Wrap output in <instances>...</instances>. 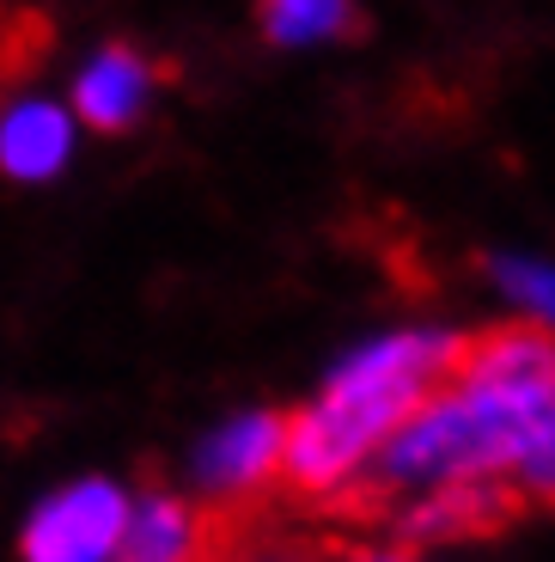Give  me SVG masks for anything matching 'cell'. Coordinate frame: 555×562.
I'll list each match as a JSON object with an SVG mask.
<instances>
[{"instance_id": "obj_1", "label": "cell", "mask_w": 555, "mask_h": 562, "mask_svg": "<svg viewBox=\"0 0 555 562\" xmlns=\"http://www.w3.org/2000/svg\"><path fill=\"white\" fill-rule=\"evenodd\" d=\"M555 422V330L507 324L464 342L452 380L373 452L378 490L495 483Z\"/></svg>"}, {"instance_id": "obj_2", "label": "cell", "mask_w": 555, "mask_h": 562, "mask_svg": "<svg viewBox=\"0 0 555 562\" xmlns=\"http://www.w3.org/2000/svg\"><path fill=\"white\" fill-rule=\"evenodd\" d=\"M458 355L464 337L452 330H397V337L354 349L330 373L318 404H306L287 422V440H281L287 483L306 495L354 483L373 464V452L452 380Z\"/></svg>"}, {"instance_id": "obj_3", "label": "cell", "mask_w": 555, "mask_h": 562, "mask_svg": "<svg viewBox=\"0 0 555 562\" xmlns=\"http://www.w3.org/2000/svg\"><path fill=\"white\" fill-rule=\"evenodd\" d=\"M128 490L111 477H80L68 490L43 495L31 507L25 532H19V557L25 562H111L128 526Z\"/></svg>"}, {"instance_id": "obj_4", "label": "cell", "mask_w": 555, "mask_h": 562, "mask_svg": "<svg viewBox=\"0 0 555 562\" xmlns=\"http://www.w3.org/2000/svg\"><path fill=\"white\" fill-rule=\"evenodd\" d=\"M281 440H287V416L275 409H250V416L220 422L214 435L195 440L190 477L208 495H245L281 471Z\"/></svg>"}, {"instance_id": "obj_5", "label": "cell", "mask_w": 555, "mask_h": 562, "mask_svg": "<svg viewBox=\"0 0 555 562\" xmlns=\"http://www.w3.org/2000/svg\"><path fill=\"white\" fill-rule=\"evenodd\" d=\"M154 104V68L135 49H98L73 80V116L92 123L98 135H123Z\"/></svg>"}, {"instance_id": "obj_6", "label": "cell", "mask_w": 555, "mask_h": 562, "mask_svg": "<svg viewBox=\"0 0 555 562\" xmlns=\"http://www.w3.org/2000/svg\"><path fill=\"white\" fill-rule=\"evenodd\" d=\"M73 154V111L49 99H19L0 116V171L19 183H49L56 171H68Z\"/></svg>"}, {"instance_id": "obj_7", "label": "cell", "mask_w": 555, "mask_h": 562, "mask_svg": "<svg viewBox=\"0 0 555 562\" xmlns=\"http://www.w3.org/2000/svg\"><path fill=\"white\" fill-rule=\"evenodd\" d=\"M111 562H202V514L183 495H147L128 507Z\"/></svg>"}, {"instance_id": "obj_8", "label": "cell", "mask_w": 555, "mask_h": 562, "mask_svg": "<svg viewBox=\"0 0 555 562\" xmlns=\"http://www.w3.org/2000/svg\"><path fill=\"white\" fill-rule=\"evenodd\" d=\"M519 507V490H500V483H445L428 490L416 502V514L403 520L409 538H464V532H495L507 514Z\"/></svg>"}, {"instance_id": "obj_9", "label": "cell", "mask_w": 555, "mask_h": 562, "mask_svg": "<svg viewBox=\"0 0 555 562\" xmlns=\"http://www.w3.org/2000/svg\"><path fill=\"white\" fill-rule=\"evenodd\" d=\"M263 37L281 49H312V43H336L354 31V0H263L257 7Z\"/></svg>"}, {"instance_id": "obj_10", "label": "cell", "mask_w": 555, "mask_h": 562, "mask_svg": "<svg viewBox=\"0 0 555 562\" xmlns=\"http://www.w3.org/2000/svg\"><path fill=\"white\" fill-rule=\"evenodd\" d=\"M495 281L507 288V294L519 300V306L531 312V318L555 324V269L550 263H525V257H500L495 263Z\"/></svg>"}, {"instance_id": "obj_11", "label": "cell", "mask_w": 555, "mask_h": 562, "mask_svg": "<svg viewBox=\"0 0 555 562\" xmlns=\"http://www.w3.org/2000/svg\"><path fill=\"white\" fill-rule=\"evenodd\" d=\"M513 483H519L525 495H550V502H555V422L537 435V447H531L525 459L513 464Z\"/></svg>"}, {"instance_id": "obj_12", "label": "cell", "mask_w": 555, "mask_h": 562, "mask_svg": "<svg viewBox=\"0 0 555 562\" xmlns=\"http://www.w3.org/2000/svg\"><path fill=\"white\" fill-rule=\"evenodd\" d=\"M373 562H403V557H373Z\"/></svg>"}]
</instances>
